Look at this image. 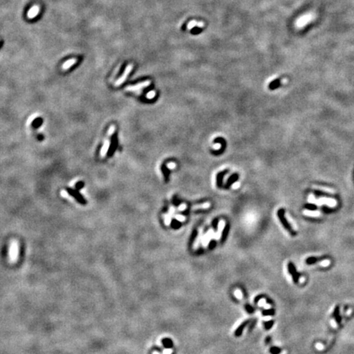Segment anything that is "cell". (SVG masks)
I'll return each instance as SVG.
<instances>
[{
    "mask_svg": "<svg viewBox=\"0 0 354 354\" xmlns=\"http://www.w3.org/2000/svg\"><path fill=\"white\" fill-rule=\"evenodd\" d=\"M247 324H248V321L244 322V324H242L240 326L238 327V329L236 330V332H235V335H236V336H239V335H241V334H242V331H243V330L244 329V327L247 326Z\"/></svg>",
    "mask_w": 354,
    "mask_h": 354,
    "instance_id": "9a60e30c",
    "label": "cell"
},
{
    "mask_svg": "<svg viewBox=\"0 0 354 354\" xmlns=\"http://www.w3.org/2000/svg\"><path fill=\"white\" fill-rule=\"evenodd\" d=\"M18 254H19L18 242L15 239L12 240V243L10 244V248H9V259L12 263H15L17 261Z\"/></svg>",
    "mask_w": 354,
    "mask_h": 354,
    "instance_id": "7a4b0ae2",
    "label": "cell"
},
{
    "mask_svg": "<svg viewBox=\"0 0 354 354\" xmlns=\"http://www.w3.org/2000/svg\"><path fill=\"white\" fill-rule=\"evenodd\" d=\"M40 11V7L39 5H36L35 4V5H34V6H32V7H30V9L28 11L27 17L30 18V19H33V18H34L39 14Z\"/></svg>",
    "mask_w": 354,
    "mask_h": 354,
    "instance_id": "52a82bcc",
    "label": "cell"
},
{
    "mask_svg": "<svg viewBox=\"0 0 354 354\" xmlns=\"http://www.w3.org/2000/svg\"><path fill=\"white\" fill-rule=\"evenodd\" d=\"M194 26H197V27H200V28H203L204 26V23L203 22V21H196V20H191L190 22H189L188 23V26H187V28H188V30H191L192 28H194Z\"/></svg>",
    "mask_w": 354,
    "mask_h": 354,
    "instance_id": "30bf717a",
    "label": "cell"
},
{
    "mask_svg": "<svg viewBox=\"0 0 354 354\" xmlns=\"http://www.w3.org/2000/svg\"><path fill=\"white\" fill-rule=\"evenodd\" d=\"M264 307H265L266 309H270V307H271V305H270V304H269V305H265V306H264Z\"/></svg>",
    "mask_w": 354,
    "mask_h": 354,
    "instance_id": "1f68e13d",
    "label": "cell"
},
{
    "mask_svg": "<svg viewBox=\"0 0 354 354\" xmlns=\"http://www.w3.org/2000/svg\"><path fill=\"white\" fill-rule=\"evenodd\" d=\"M77 62V59L76 58H71V59H69L67 61H66L63 64H62V66H61V69L63 70V71H67V70H68L69 68H71L72 66H74L75 63Z\"/></svg>",
    "mask_w": 354,
    "mask_h": 354,
    "instance_id": "9c48e42d",
    "label": "cell"
},
{
    "mask_svg": "<svg viewBox=\"0 0 354 354\" xmlns=\"http://www.w3.org/2000/svg\"><path fill=\"white\" fill-rule=\"evenodd\" d=\"M334 318L336 319V321H337V323L338 324H340L341 323V316H339V306H337L335 307V309H334Z\"/></svg>",
    "mask_w": 354,
    "mask_h": 354,
    "instance_id": "5bb4252c",
    "label": "cell"
},
{
    "mask_svg": "<svg viewBox=\"0 0 354 354\" xmlns=\"http://www.w3.org/2000/svg\"><path fill=\"white\" fill-rule=\"evenodd\" d=\"M314 188H315V189H316V190H320V191L326 192V193H330V194H334V193H335V190H333V189H330V188L322 187V186H314Z\"/></svg>",
    "mask_w": 354,
    "mask_h": 354,
    "instance_id": "4fadbf2b",
    "label": "cell"
},
{
    "mask_svg": "<svg viewBox=\"0 0 354 354\" xmlns=\"http://www.w3.org/2000/svg\"><path fill=\"white\" fill-rule=\"evenodd\" d=\"M308 202L311 203H314V204L318 205V206H321V205H326L330 207H334L337 206V201L334 199V198H328V197H320L319 199H316L314 197L313 194H310L309 197H308Z\"/></svg>",
    "mask_w": 354,
    "mask_h": 354,
    "instance_id": "6da1fadb",
    "label": "cell"
},
{
    "mask_svg": "<svg viewBox=\"0 0 354 354\" xmlns=\"http://www.w3.org/2000/svg\"><path fill=\"white\" fill-rule=\"evenodd\" d=\"M171 353H172L171 349H166L163 351V354H170Z\"/></svg>",
    "mask_w": 354,
    "mask_h": 354,
    "instance_id": "cb8c5ba5",
    "label": "cell"
},
{
    "mask_svg": "<svg viewBox=\"0 0 354 354\" xmlns=\"http://www.w3.org/2000/svg\"><path fill=\"white\" fill-rule=\"evenodd\" d=\"M132 69H133V64H129L127 67H126V68L125 70V71H124V73L122 74V75L115 82V86L117 87V86H120L122 83L125 81V80H126V78H127V76L129 75V74L131 72V71H132Z\"/></svg>",
    "mask_w": 354,
    "mask_h": 354,
    "instance_id": "277c9868",
    "label": "cell"
},
{
    "mask_svg": "<svg viewBox=\"0 0 354 354\" xmlns=\"http://www.w3.org/2000/svg\"><path fill=\"white\" fill-rule=\"evenodd\" d=\"M238 183H237V184H234V186H233V187H234V188H236V187H238Z\"/></svg>",
    "mask_w": 354,
    "mask_h": 354,
    "instance_id": "836d02e7",
    "label": "cell"
},
{
    "mask_svg": "<svg viewBox=\"0 0 354 354\" xmlns=\"http://www.w3.org/2000/svg\"><path fill=\"white\" fill-rule=\"evenodd\" d=\"M278 217H279V220H280V221H281V223H282L283 225L285 227L286 230H289L290 233H292L293 234H294L295 233L293 232L292 227H291L290 225L288 223V221H286L285 217V210H284V209H279V211H278Z\"/></svg>",
    "mask_w": 354,
    "mask_h": 354,
    "instance_id": "5b68a950",
    "label": "cell"
},
{
    "mask_svg": "<svg viewBox=\"0 0 354 354\" xmlns=\"http://www.w3.org/2000/svg\"><path fill=\"white\" fill-rule=\"evenodd\" d=\"M215 246H216V242L215 241H212L210 243V248H213Z\"/></svg>",
    "mask_w": 354,
    "mask_h": 354,
    "instance_id": "4316f807",
    "label": "cell"
},
{
    "mask_svg": "<svg viewBox=\"0 0 354 354\" xmlns=\"http://www.w3.org/2000/svg\"><path fill=\"white\" fill-rule=\"evenodd\" d=\"M228 171L227 170H225V171H222V172H221V173H219L217 175V185L218 187H221L222 186V179H223V177L225 176V174L227 173Z\"/></svg>",
    "mask_w": 354,
    "mask_h": 354,
    "instance_id": "7c38bea8",
    "label": "cell"
},
{
    "mask_svg": "<svg viewBox=\"0 0 354 354\" xmlns=\"http://www.w3.org/2000/svg\"><path fill=\"white\" fill-rule=\"evenodd\" d=\"M165 345H166V346H170V345H171V343H170V342H169L168 340H166L165 341Z\"/></svg>",
    "mask_w": 354,
    "mask_h": 354,
    "instance_id": "83f0119b",
    "label": "cell"
},
{
    "mask_svg": "<svg viewBox=\"0 0 354 354\" xmlns=\"http://www.w3.org/2000/svg\"><path fill=\"white\" fill-rule=\"evenodd\" d=\"M321 258H309L306 259V263L307 264H312V263H315V262H316L317 261H319L320 260Z\"/></svg>",
    "mask_w": 354,
    "mask_h": 354,
    "instance_id": "ac0fdd59",
    "label": "cell"
},
{
    "mask_svg": "<svg viewBox=\"0 0 354 354\" xmlns=\"http://www.w3.org/2000/svg\"><path fill=\"white\" fill-rule=\"evenodd\" d=\"M177 219H179V220H181V221H183L184 218L182 217V216H177Z\"/></svg>",
    "mask_w": 354,
    "mask_h": 354,
    "instance_id": "f546056e",
    "label": "cell"
},
{
    "mask_svg": "<svg viewBox=\"0 0 354 354\" xmlns=\"http://www.w3.org/2000/svg\"><path fill=\"white\" fill-rule=\"evenodd\" d=\"M153 354H160V353H159L158 352H153Z\"/></svg>",
    "mask_w": 354,
    "mask_h": 354,
    "instance_id": "e575fe53",
    "label": "cell"
},
{
    "mask_svg": "<svg viewBox=\"0 0 354 354\" xmlns=\"http://www.w3.org/2000/svg\"><path fill=\"white\" fill-rule=\"evenodd\" d=\"M217 221L215 220V221H214V223H213V226H214V228H215V229H217Z\"/></svg>",
    "mask_w": 354,
    "mask_h": 354,
    "instance_id": "f1b7e54d",
    "label": "cell"
},
{
    "mask_svg": "<svg viewBox=\"0 0 354 354\" xmlns=\"http://www.w3.org/2000/svg\"><path fill=\"white\" fill-rule=\"evenodd\" d=\"M285 352H284V353H283V354H285Z\"/></svg>",
    "mask_w": 354,
    "mask_h": 354,
    "instance_id": "d590c367",
    "label": "cell"
},
{
    "mask_svg": "<svg viewBox=\"0 0 354 354\" xmlns=\"http://www.w3.org/2000/svg\"><path fill=\"white\" fill-rule=\"evenodd\" d=\"M149 85H150V81H146L139 83V84H136V85H132V86H128V87L126 88V90H127V91H135V92L138 93L140 89L148 87Z\"/></svg>",
    "mask_w": 354,
    "mask_h": 354,
    "instance_id": "8992f818",
    "label": "cell"
},
{
    "mask_svg": "<svg viewBox=\"0 0 354 354\" xmlns=\"http://www.w3.org/2000/svg\"><path fill=\"white\" fill-rule=\"evenodd\" d=\"M156 95V93H155V91H153V90H152V91H150L149 92L148 94H147V95L146 97L149 98V99H152V98H153Z\"/></svg>",
    "mask_w": 354,
    "mask_h": 354,
    "instance_id": "ffe728a7",
    "label": "cell"
},
{
    "mask_svg": "<svg viewBox=\"0 0 354 354\" xmlns=\"http://www.w3.org/2000/svg\"><path fill=\"white\" fill-rule=\"evenodd\" d=\"M238 174H234V175H233L231 177H230V179H229V180H228V181H227V186H229L230 184H233V182L236 181V180H238Z\"/></svg>",
    "mask_w": 354,
    "mask_h": 354,
    "instance_id": "2e32d148",
    "label": "cell"
},
{
    "mask_svg": "<svg viewBox=\"0 0 354 354\" xmlns=\"http://www.w3.org/2000/svg\"><path fill=\"white\" fill-rule=\"evenodd\" d=\"M169 167H170V168H173V167H175V164L170 163L169 164Z\"/></svg>",
    "mask_w": 354,
    "mask_h": 354,
    "instance_id": "4dcf8cb0",
    "label": "cell"
},
{
    "mask_svg": "<svg viewBox=\"0 0 354 354\" xmlns=\"http://www.w3.org/2000/svg\"><path fill=\"white\" fill-rule=\"evenodd\" d=\"M303 214L308 216V217H320V212L318 211H308V210H305L303 211Z\"/></svg>",
    "mask_w": 354,
    "mask_h": 354,
    "instance_id": "8fae6325",
    "label": "cell"
},
{
    "mask_svg": "<svg viewBox=\"0 0 354 354\" xmlns=\"http://www.w3.org/2000/svg\"><path fill=\"white\" fill-rule=\"evenodd\" d=\"M114 131H115V126H114V125H112V126H111V127H110V129H109L108 133V137H107L108 139H105L104 143H103V146H102V149H101V152H100V155H101V157H105V156L107 155V153H108V152L109 147H110V145H111V142H110L109 139L112 137V134L114 133Z\"/></svg>",
    "mask_w": 354,
    "mask_h": 354,
    "instance_id": "3957f363",
    "label": "cell"
},
{
    "mask_svg": "<svg viewBox=\"0 0 354 354\" xmlns=\"http://www.w3.org/2000/svg\"><path fill=\"white\" fill-rule=\"evenodd\" d=\"M246 307H247V310H248V312H253V309H252V306H248V305H247V306H246Z\"/></svg>",
    "mask_w": 354,
    "mask_h": 354,
    "instance_id": "d4e9b609",
    "label": "cell"
},
{
    "mask_svg": "<svg viewBox=\"0 0 354 354\" xmlns=\"http://www.w3.org/2000/svg\"><path fill=\"white\" fill-rule=\"evenodd\" d=\"M171 226L174 228V229H176V228H179L180 226V223L179 222V221H177L176 220H174V221H172V223H171Z\"/></svg>",
    "mask_w": 354,
    "mask_h": 354,
    "instance_id": "44dd1931",
    "label": "cell"
},
{
    "mask_svg": "<svg viewBox=\"0 0 354 354\" xmlns=\"http://www.w3.org/2000/svg\"><path fill=\"white\" fill-rule=\"evenodd\" d=\"M270 319H271V318H270L269 316H267V317H265V318H264V320H270Z\"/></svg>",
    "mask_w": 354,
    "mask_h": 354,
    "instance_id": "d6a6232c",
    "label": "cell"
},
{
    "mask_svg": "<svg viewBox=\"0 0 354 354\" xmlns=\"http://www.w3.org/2000/svg\"><path fill=\"white\" fill-rule=\"evenodd\" d=\"M258 305L260 306H265V305H266V299H260V301H259V302H258Z\"/></svg>",
    "mask_w": 354,
    "mask_h": 354,
    "instance_id": "7402d4cb",
    "label": "cell"
},
{
    "mask_svg": "<svg viewBox=\"0 0 354 354\" xmlns=\"http://www.w3.org/2000/svg\"><path fill=\"white\" fill-rule=\"evenodd\" d=\"M320 264H321V266H328L329 264H330V261H328V260H326V261H324V262H321Z\"/></svg>",
    "mask_w": 354,
    "mask_h": 354,
    "instance_id": "484cf974",
    "label": "cell"
},
{
    "mask_svg": "<svg viewBox=\"0 0 354 354\" xmlns=\"http://www.w3.org/2000/svg\"><path fill=\"white\" fill-rule=\"evenodd\" d=\"M273 325V321H269V322H267V323H266V329L267 330H269V329H271V326Z\"/></svg>",
    "mask_w": 354,
    "mask_h": 354,
    "instance_id": "603a6c76",
    "label": "cell"
},
{
    "mask_svg": "<svg viewBox=\"0 0 354 354\" xmlns=\"http://www.w3.org/2000/svg\"><path fill=\"white\" fill-rule=\"evenodd\" d=\"M234 295H235V297L237 299H243V293H242V292L239 289H236L234 291Z\"/></svg>",
    "mask_w": 354,
    "mask_h": 354,
    "instance_id": "d6986e66",
    "label": "cell"
},
{
    "mask_svg": "<svg viewBox=\"0 0 354 354\" xmlns=\"http://www.w3.org/2000/svg\"><path fill=\"white\" fill-rule=\"evenodd\" d=\"M288 269H289V273L292 275V276H293V281H294V283H298V281H299V273H297L296 271V270H295V267H294V266L291 263V262H289V264H288Z\"/></svg>",
    "mask_w": 354,
    "mask_h": 354,
    "instance_id": "ba28073f",
    "label": "cell"
},
{
    "mask_svg": "<svg viewBox=\"0 0 354 354\" xmlns=\"http://www.w3.org/2000/svg\"><path fill=\"white\" fill-rule=\"evenodd\" d=\"M228 233H229V225H226V226H225V230H223L222 236H221V242H222V243L225 241V239L226 238V236H227Z\"/></svg>",
    "mask_w": 354,
    "mask_h": 354,
    "instance_id": "e0dca14e",
    "label": "cell"
}]
</instances>
